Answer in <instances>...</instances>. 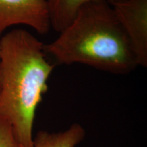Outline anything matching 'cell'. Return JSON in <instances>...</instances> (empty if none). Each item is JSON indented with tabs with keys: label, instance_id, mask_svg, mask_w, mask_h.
I'll return each instance as SVG.
<instances>
[{
	"label": "cell",
	"instance_id": "cell-1",
	"mask_svg": "<svg viewBox=\"0 0 147 147\" xmlns=\"http://www.w3.org/2000/svg\"><path fill=\"white\" fill-rule=\"evenodd\" d=\"M54 67L45 45L25 29L0 38V117L10 123L19 147L33 146L36 109Z\"/></svg>",
	"mask_w": 147,
	"mask_h": 147
},
{
	"label": "cell",
	"instance_id": "cell-2",
	"mask_svg": "<svg viewBox=\"0 0 147 147\" xmlns=\"http://www.w3.org/2000/svg\"><path fill=\"white\" fill-rule=\"evenodd\" d=\"M45 50L59 64H82L114 74H128L138 66L113 6L104 0L81 6Z\"/></svg>",
	"mask_w": 147,
	"mask_h": 147
},
{
	"label": "cell",
	"instance_id": "cell-3",
	"mask_svg": "<svg viewBox=\"0 0 147 147\" xmlns=\"http://www.w3.org/2000/svg\"><path fill=\"white\" fill-rule=\"evenodd\" d=\"M138 65L147 66V0H125L112 5Z\"/></svg>",
	"mask_w": 147,
	"mask_h": 147
},
{
	"label": "cell",
	"instance_id": "cell-4",
	"mask_svg": "<svg viewBox=\"0 0 147 147\" xmlns=\"http://www.w3.org/2000/svg\"><path fill=\"white\" fill-rule=\"evenodd\" d=\"M32 27L40 34L51 28L47 5L44 0H0V38L14 25Z\"/></svg>",
	"mask_w": 147,
	"mask_h": 147
},
{
	"label": "cell",
	"instance_id": "cell-5",
	"mask_svg": "<svg viewBox=\"0 0 147 147\" xmlns=\"http://www.w3.org/2000/svg\"><path fill=\"white\" fill-rule=\"evenodd\" d=\"M84 136L85 130L81 125L74 123L64 131H40L34 138L32 147H76Z\"/></svg>",
	"mask_w": 147,
	"mask_h": 147
},
{
	"label": "cell",
	"instance_id": "cell-6",
	"mask_svg": "<svg viewBox=\"0 0 147 147\" xmlns=\"http://www.w3.org/2000/svg\"><path fill=\"white\" fill-rule=\"evenodd\" d=\"M47 5L51 27L60 33L74 18L79 9L86 3L97 0H44Z\"/></svg>",
	"mask_w": 147,
	"mask_h": 147
},
{
	"label": "cell",
	"instance_id": "cell-7",
	"mask_svg": "<svg viewBox=\"0 0 147 147\" xmlns=\"http://www.w3.org/2000/svg\"><path fill=\"white\" fill-rule=\"evenodd\" d=\"M0 147H19L10 123L2 117H0Z\"/></svg>",
	"mask_w": 147,
	"mask_h": 147
},
{
	"label": "cell",
	"instance_id": "cell-8",
	"mask_svg": "<svg viewBox=\"0 0 147 147\" xmlns=\"http://www.w3.org/2000/svg\"><path fill=\"white\" fill-rule=\"evenodd\" d=\"M104 1H106V2H108L110 5H113L114 4H115V3L121 2V1H125V0H104Z\"/></svg>",
	"mask_w": 147,
	"mask_h": 147
}]
</instances>
